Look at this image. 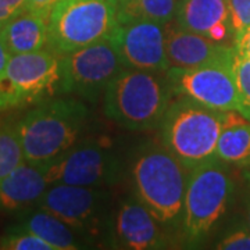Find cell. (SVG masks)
Returning <instances> with one entry per match:
<instances>
[{
    "label": "cell",
    "instance_id": "8",
    "mask_svg": "<svg viewBox=\"0 0 250 250\" xmlns=\"http://www.w3.org/2000/svg\"><path fill=\"white\" fill-rule=\"evenodd\" d=\"M124 68L126 67L111 39L100 41L62 56L59 92L96 102Z\"/></svg>",
    "mask_w": 250,
    "mask_h": 250
},
{
    "label": "cell",
    "instance_id": "27",
    "mask_svg": "<svg viewBox=\"0 0 250 250\" xmlns=\"http://www.w3.org/2000/svg\"><path fill=\"white\" fill-rule=\"evenodd\" d=\"M60 0H27V11L49 18L53 7Z\"/></svg>",
    "mask_w": 250,
    "mask_h": 250
},
{
    "label": "cell",
    "instance_id": "18",
    "mask_svg": "<svg viewBox=\"0 0 250 250\" xmlns=\"http://www.w3.org/2000/svg\"><path fill=\"white\" fill-rule=\"evenodd\" d=\"M18 225L50 243L54 250H77L82 248L78 232L59 217L38 207L20 217Z\"/></svg>",
    "mask_w": 250,
    "mask_h": 250
},
{
    "label": "cell",
    "instance_id": "5",
    "mask_svg": "<svg viewBox=\"0 0 250 250\" xmlns=\"http://www.w3.org/2000/svg\"><path fill=\"white\" fill-rule=\"evenodd\" d=\"M114 0H60L49 16L47 49L65 56L108 39L118 25Z\"/></svg>",
    "mask_w": 250,
    "mask_h": 250
},
{
    "label": "cell",
    "instance_id": "20",
    "mask_svg": "<svg viewBox=\"0 0 250 250\" xmlns=\"http://www.w3.org/2000/svg\"><path fill=\"white\" fill-rule=\"evenodd\" d=\"M178 0H118V24L154 21L167 24L175 18Z\"/></svg>",
    "mask_w": 250,
    "mask_h": 250
},
{
    "label": "cell",
    "instance_id": "22",
    "mask_svg": "<svg viewBox=\"0 0 250 250\" xmlns=\"http://www.w3.org/2000/svg\"><path fill=\"white\" fill-rule=\"evenodd\" d=\"M1 250H54V248L45 239L25 229L21 225L9 228L0 236Z\"/></svg>",
    "mask_w": 250,
    "mask_h": 250
},
{
    "label": "cell",
    "instance_id": "29",
    "mask_svg": "<svg viewBox=\"0 0 250 250\" xmlns=\"http://www.w3.org/2000/svg\"><path fill=\"white\" fill-rule=\"evenodd\" d=\"M10 57H11V54H10L9 49L6 47L1 36H0V77L6 72Z\"/></svg>",
    "mask_w": 250,
    "mask_h": 250
},
{
    "label": "cell",
    "instance_id": "10",
    "mask_svg": "<svg viewBox=\"0 0 250 250\" xmlns=\"http://www.w3.org/2000/svg\"><path fill=\"white\" fill-rule=\"evenodd\" d=\"M233 60L225 59L193 68H172L166 75L177 96H188L207 107L238 111V88Z\"/></svg>",
    "mask_w": 250,
    "mask_h": 250
},
{
    "label": "cell",
    "instance_id": "7",
    "mask_svg": "<svg viewBox=\"0 0 250 250\" xmlns=\"http://www.w3.org/2000/svg\"><path fill=\"white\" fill-rule=\"evenodd\" d=\"M62 56L52 50L11 56L0 77V110L20 107L43 100L59 92Z\"/></svg>",
    "mask_w": 250,
    "mask_h": 250
},
{
    "label": "cell",
    "instance_id": "4",
    "mask_svg": "<svg viewBox=\"0 0 250 250\" xmlns=\"http://www.w3.org/2000/svg\"><path fill=\"white\" fill-rule=\"evenodd\" d=\"M188 171L164 145L146 147L134 161L132 177L138 197L160 224H172L182 214Z\"/></svg>",
    "mask_w": 250,
    "mask_h": 250
},
{
    "label": "cell",
    "instance_id": "2",
    "mask_svg": "<svg viewBox=\"0 0 250 250\" xmlns=\"http://www.w3.org/2000/svg\"><path fill=\"white\" fill-rule=\"evenodd\" d=\"M88 108L75 98L42 100L17 124L25 160L46 164L77 145Z\"/></svg>",
    "mask_w": 250,
    "mask_h": 250
},
{
    "label": "cell",
    "instance_id": "3",
    "mask_svg": "<svg viewBox=\"0 0 250 250\" xmlns=\"http://www.w3.org/2000/svg\"><path fill=\"white\" fill-rule=\"evenodd\" d=\"M228 111L200 104L188 96L171 102L161 123L163 145L188 168L215 157Z\"/></svg>",
    "mask_w": 250,
    "mask_h": 250
},
{
    "label": "cell",
    "instance_id": "14",
    "mask_svg": "<svg viewBox=\"0 0 250 250\" xmlns=\"http://www.w3.org/2000/svg\"><path fill=\"white\" fill-rule=\"evenodd\" d=\"M175 22L218 43L235 46L228 0H178Z\"/></svg>",
    "mask_w": 250,
    "mask_h": 250
},
{
    "label": "cell",
    "instance_id": "17",
    "mask_svg": "<svg viewBox=\"0 0 250 250\" xmlns=\"http://www.w3.org/2000/svg\"><path fill=\"white\" fill-rule=\"evenodd\" d=\"M49 18L24 11L0 28V36L11 56L42 50L49 41Z\"/></svg>",
    "mask_w": 250,
    "mask_h": 250
},
{
    "label": "cell",
    "instance_id": "9",
    "mask_svg": "<svg viewBox=\"0 0 250 250\" xmlns=\"http://www.w3.org/2000/svg\"><path fill=\"white\" fill-rule=\"evenodd\" d=\"M43 167L49 185L65 184L88 188L113 184L120 168L113 145L104 138L77 143Z\"/></svg>",
    "mask_w": 250,
    "mask_h": 250
},
{
    "label": "cell",
    "instance_id": "1",
    "mask_svg": "<svg viewBox=\"0 0 250 250\" xmlns=\"http://www.w3.org/2000/svg\"><path fill=\"white\" fill-rule=\"evenodd\" d=\"M174 92L167 75L124 68L103 95L104 114L129 131H146L163 123Z\"/></svg>",
    "mask_w": 250,
    "mask_h": 250
},
{
    "label": "cell",
    "instance_id": "31",
    "mask_svg": "<svg viewBox=\"0 0 250 250\" xmlns=\"http://www.w3.org/2000/svg\"><path fill=\"white\" fill-rule=\"evenodd\" d=\"M114 1H117V3H118V0H114Z\"/></svg>",
    "mask_w": 250,
    "mask_h": 250
},
{
    "label": "cell",
    "instance_id": "19",
    "mask_svg": "<svg viewBox=\"0 0 250 250\" xmlns=\"http://www.w3.org/2000/svg\"><path fill=\"white\" fill-rule=\"evenodd\" d=\"M215 157L225 164L250 166V121L239 111L231 110L220 135Z\"/></svg>",
    "mask_w": 250,
    "mask_h": 250
},
{
    "label": "cell",
    "instance_id": "13",
    "mask_svg": "<svg viewBox=\"0 0 250 250\" xmlns=\"http://www.w3.org/2000/svg\"><path fill=\"white\" fill-rule=\"evenodd\" d=\"M166 52L172 68H193L235 56V46L218 43L182 28L172 20L166 24Z\"/></svg>",
    "mask_w": 250,
    "mask_h": 250
},
{
    "label": "cell",
    "instance_id": "24",
    "mask_svg": "<svg viewBox=\"0 0 250 250\" xmlns=\"http://www.w3.org/2000/svg\"><path fill=\"white\" fill-rule=\"evenodd\" d=\"M235 41L250 27V0H228Z\"/></svg>",
    "mask_w": 250,
    "mask_h": 250
},
{
    "label": "cell",
    "instance_id": "23",
    "mask_svg": "<svg viewBox=\"0 0 250 250\" xmlns=\"http://www.w3.org/2000/svg\"><path fill=\"white\" fill-rule=\"evenodd\" d=\"M233 71L238 88V111L250 121V59L236 53V50Z\"/></svg>",
    "mask_w": 250,
    "mask_h": 250
},
{
    "label": "cell",
    "instance_id": "6",
    "mask_svg": "<svg viewBox=\"0 0 250 250\" xmlns=\"http://www.w3.org/2000/svg\"><path fill=\"white\" fill-rule=\"evenodd\" d=\"M224 164L213 157L189 170L182 210V231L189 242L202 241L227 211L233 182Z\"/></svg>",
    "mask_w": 250,
    "mask_h": 250
},
{
    "label": "cell",
    "instance_id": "11",
    "mask_svg": "<svg viewBox=\"0 0 250 250\" xmlns=\"http://www.w3.org/2000/svg\"><path fill=\"white\" fill-rule=\"evenodd\" d=\"M102 188L52 184L36 206L59 217L78 233L98 235L107 195Z\"/></svg>",
    "mask_w": 250,
    "mask_h": 250
},
{
    "label": "cell",
    "instance_id": "16",
    "mask_svg": "<svg viewBox=\"0 0 250 250\" xmlns=\"http://www.w3.org/2000/svg\"><path fill=\"white\" fill-rule=\"evenodd\" d=\"M47 188L43 164L25 161L0 181V208L16 211L36 205Z\"/></svg>",
    "mask_w": 250,
    "mask_h": 250
},
{
    "label": "cell",
    "instance_id": "21",
    "mask_svg": "<svg viewBox=\"0 0 250 250\" xmlns=\"http://www.w3.org/2000/svg\"><path fill=\"white\" fill-rule=\"evenodd\" d=\"M25 161L17 124L0 125V181Z\"/></svg>",
    "mask_w": 250,
    "mask_h": 250
},
{
    "label": "cell",
    "instance_id": "25",
    "mask_svg": "<svg viewBox=\"0 0 250 250\" xmlns=\"http://www.w3.org/2000/svg\"><path fill=\"white\" fill-rule=\"evenodd\" d=\"M215 249L220 250H250V229L238 228L229 232L217 243Z\"/></svg>",
    "mask_w": 250,
    "mask_h": 250
},
{
    "label": "cell",
    "instance_id": "15",
    "mask_svg": "<svg viewBox=\"0 0 250 250\" xmlns=\"http://www.w3.org/2000/svg\"><path fill=\"white\" fill-rule=\"evenodd\" d=\"M114 238L120 248L131 250L161 249L166 238L157 218L141 200L129 199L118 208L114 223Z\"/></svg>",
    "mask_w": 250,
    "mask_h": 250
},
{
    "label": "cell",
    "instance_id": "26",
    "mask_svg": "<svg viewBox=\"0 0 250 250\" xmlns=\"http://www.w3.org/2000/svg\"><path fill=\"white\" fill-rule=\"evenodd\" d=\"M27 10V0H0V28Z\"/></svg>",
    "mask_w": 250,
    "mask_h": 250
},
{
    "label": "cell",
    "instance_id": "28",
    "mask_svg": "<svg viewBox=\"0 0 250 250\" xmlns=\"http://www.w3.org/2000/svg\"><path fill=\"white\" fill-rule=\"evenodd\" d=\"M235 50L236 53L250 59V27L235 41Z\"/></svg>",
    "mask_w": 250,
    "mask_h": 250
},
{
    "label": "cell",
    "instance_id": "30",
    "mask_svg": "<svg viewBox=\"0 0 250 250\" xmlns=\"http://www.w3.org/2000/svg\"><path fill=\"white\" fill-rule=\"evenodd\" d=\"M246 218H248V228L250 229V197L248 202V207H246Z\"/></svg>",
    "mask_w": 250,
    "mask_h": 250
},
{
    "label": "cell",
    "instance_id": "12",
    "mask_svg": "<svg viewBox=\"0 0 250 250\" xmlns=\"http://www.w3.org/2000/svg\"><path fill=\"white\" fill-rule=\"evenodd\" d=\"M166 24L134 21L118 24L110 39L126 68L166 72L170 68L166 52Z\"/></svg>",
    "mask_w": 250,
    "mask_h": 250
}]
</instances>
